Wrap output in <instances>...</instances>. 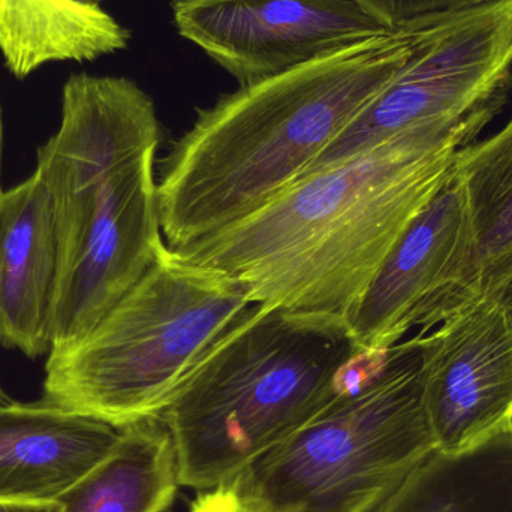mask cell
<instances>
[{
    "mask_svg": "<svg viewBox=\"0 0 512 512\" xmlns=\"http://www.w3.org/2000/svg\"><path fill=\"white\" fill-rule=\"evenodd\" d=\"M457 144L396 138L306 174L185 248L268 309L348 319L385 256L453 174Z\"/></svg>",
    "mask_w": 512,
    "mask_h": 512,
    "instance_id": "1",
    "label": "cell"
},
{
    "mask_svg": "<svg viewBox=\"0 0 512 512\" xmlns=\"http://www.w3.org/2000/svg\"><path fill=\"white\" fill-rule=\"evenodd\" d=\"M427 21L240 86L198 111L158 182L168 248L236 224L300 180L411 59Z\"/></svg>",
    "mask_w": 512,
    "mask_h": 512,
    "instance_id": "2",
    "label": "cell"
},
{
    "mask_svg": "<svg viewBox=\"0 0 512 512\" xmlns=\"http://www.w3.org/2000/svg\"><path fill=\"white\" fill-rule=\"evenodd\" d=\"M152 98L123 77L77 74L62 93L59 131L38 150L63 236L53 346L65 348L141 279L167 246L159 216Z\"/></svg>",
    "mask_w": 512,
    "mask_h": 512,
    "instance_id": "3",
    "label": "cell"
},
{
    "mask_svg": "<svg viewBox=\"0 0 512 512\" xmlns=\"http://www.w3.org/2000/svg\"><path fill=\"white\" fill-rule=\"evenodd\" d=\"M363 351L345 319L256 304L158 417L180 486L230 481L349 387Z\"/></svg>",
    "mask_w": 512,
    "mask_h": 512,
    "instance_id": "4",
    "label": "cell"
},
{
    "mask_svg": "<svg viewBox=\"0 0 512 512\" xmlns=\"http://www.w3.org/2000/svg\"><path fill=\"white\" fill-rule=\"evenodd\" d=\"M426 334L373 352L349 387L218 487L245 512H375L436 450Z\"/></svg>",
    "mask_w": 512,
    "mask_h": 512,
    "instance_id": "5",
    "label": "cell"
},
{
    "mask_svg": "<svg viewBox=\"0 0 512 512\" xmlns=\"http://www.w3.org/2000/svg\"><path fill=\"white\" fill-rule=\"evenodd\" d=\"M255 306L236 280L165 246L89 333L51 349L45 402L122 429L158 418Z\"/></svg>",
    "mask_w": 512,
    "mask_h": 512,
    "instance_id": "6",
    "label": "cell"
},
{
    "mask_svg": "<svg viewBox=\"0 0 512 512\" xmlns=\"http://www.w3.org/2000/svg\"><path fill=\"white\" fill-rule=\"evenodd\" d=\"M511 86L512 0L427 21L411 59L306 174L396 138L465 149L501 110Z\"/></svg>",
    "mask_w": 512,
    "mask_h": 512,
    "instance_id": "7",
    "label": "cell"
},
{
    "mask_svg": "<svg viewBox=\"0 0 512 512\" xmlns=\"http://www.w3.org/2000/svg\"><path fill=\"white\" fill-rule=\"evenodd\" d=\"M475 236L462 179L453 174L414 216L346 319L355 342L382 352L414 327H436L462 306Z\"/></svg>",
    "mask_w": 512,
    "mask_h": 512,
    "instance_id": "8",
    "label": "cell"
},
{
    "mask_svg": "<svg viewBox=\"0 0 512 512\" xmlns=\"http://www.w3.org/2000/svg\"><path fill=\"white\" fill-rule=\"evenodd\" d=\"M171 9L180 35L240 86L393 30L355 0H171Z\"/></svg>",
    "mask_w": 512,
    "mask_h": 512,
    "instance_id": "9",
    "label": "cell"
},
{
    "mask_svg": "<svg viewBox=\"0 0 512 512\" xmlns=\"http://www.w3.org/2000/svg\"><path fill=\"white\" fill-rule=\"evenodd\" d=\"M426 334L424 405L436 451L462 453L512 427V322L481 295Z\"/></svg>",
    "mask_w": 512,
    "mask_h": 512,
    "instance_id": "10",
    "label": "cell"
},
{
    "mask_svg": "<svg viewBox=\"0 0 512 512\" xmlns=\"http://www.w3.org/2000/svg\"><path fill=\"white\" fill-rule=\"evenodd\" d=\"M63 276V236L53 191L38 171L0 192V343L50 354Z\"/></svg>",
    "mask_w": 512,
    "mask_h": 512,
    "instance_id": "11",
    "label": "cell"
},
{
    "mask_svg": "<svg viewBox=\"0 0 512 512\" xmlns=\"http://www.w3.org/2000/svg\"><path fill=\"white\" fill-rule=\"evenodd\" d=\"M125 429L48 402L0 405V501H57L113 453Z\"/></svg>",
    "mask_w": 512,
    "mask_h": 512,
    "instance_id": "12",
    "label": "cell"
},
{
    "mask_svg": "<svg viewBox=\"0 0 512 512\" xmlns=\"http://www.w3.org/2000/svg\"><path fill=\"white\" fill-rule=\"evenodd\" d=\"M180 487L170 435L159 418L125 429L119 445L59 499V512H164Z\"/></svg>",
    "mask_w": 512,
    "mask_h": 512,
    "instance_id": "13",
    "label": "cell"
},
{
    "mask_svg": "<svg viewBox=\"0 0 512 512\" xmlns=\"http://www.w3.org/2000/svg\"><path fill=\"white\" fill-rule=\"evenodd\" d=\"M375 512H512V427L462 453L433 451Z\"/></svg>",
    "mask_w": 512,
    "mask_h": 512,
    "instance_id": "14",
    "label": "cell"
},
{
    "mask_svg": "<svg viewBox=\"0 0 512 512\" xmlns=\"http://www.w3.org/2000/svg\"><path fill=\"white\" fill-rule=\"evenodd\" d=\"M474 225L475 252L465 303L496 295L512 277V117L493 137L459 150Z\"/></svg>",
    "mask_w": 512,
    "mask_h": 512,
    "instance_id": "15",
    "label": "cell"
},
{
    "mask_svg": "<svg viewBox=\"0 0 512 512\" xmlns=\"http://www.w3.org/2000/svg\"><path fill=\"white\" fill-rule=\"evenodd\" d=\"M388 27L435 20L495 0H355Z\"/></svg>",
    "mask_w": 512,
    "mask_h": 512,
    "instance_id": "16",
    "label": "cell"
},
{
    "mask_svg": "<svg viewBox=\"0 0 512 512\" xmlns=\"http://www.w3.org/2000/svg\"><path fill=\"white\" fill-rule=\"evenodd\" d=\"M189 512H245L237 508L233 502L228 501L218 490H210L204 493L192 505Z\"/></svg>",
    "mask_w": 512,
    "mask_h": 512,
    "instance_id": "17",
    "label": "cell"
},
{
    "mask_svg": "<svg viewBox=\"0 0 512 512\" xmlns=\"http://www.w3.org/2000/svg\"><path fill=\"white\" fill-rule=\"evenodd\" d=\"M0 512H59V504H57V501H0Z\"/></svg>",
    "mask_w": 512,
    "mask_h": 512,
    "instance_id": "18",
    "label": "cell"
},
{
    "mask_svg": "<svg viewBox=\"0 0 512 512\" xmlns=\"http://www.w3.org/2000/svg\"><path fill=\"white\" fill-rule=\"evenodd\" d=\"M60 0H0V5L12 8H32V6H50Z\"/></svg>",
    "mask_w": 512,
    "mask_h": 512,
    "instance_id": "19",
    "label": "cell"
},
{
    "mask_svg": "<svg viewBox=\"0 0 512 512\" xmlns=\"http://www.w3.org/2000/svg\"><path fill=\"white\" fill-rule=\"evenodd\" d=\"M499 301H501L502 306L507 310L508 316H510L512 322V277L499 289L498 294L495 295Z\"/></svg>",
    "mask_w": 512,
    "mask_h": 512,
    "instance_id": "20",
    "label": "cell"
},
{
    "mask_svg": "<svg viewBox=\"0 0 512 512\" xmlns=\"http://www.w3.org/2000/svg\"><path fill=\"white\" fill-rule=\"evenodd\" d=\"M0 159H2V117H0Z\"/></svg>",
    "mask_w": 512,
    "mask_h": 512,
    "instance_id": "21",
    "label": "cell"
},
{
    "mask_svg": "<svg viewBox=\"0 0 512 512\" xmlns=\"http://www.w3.org/2000/svg\"><path fill=\"white\" fill-rule=\"evenodd\" d=\"M81 2L92 3V5H101V2H104V0H81Z\"/></svg>",
    "mask_w": 512,
    "mask_h": 512,
    "instance_id": "22",
    "label": "cell"
}]
</instances>
